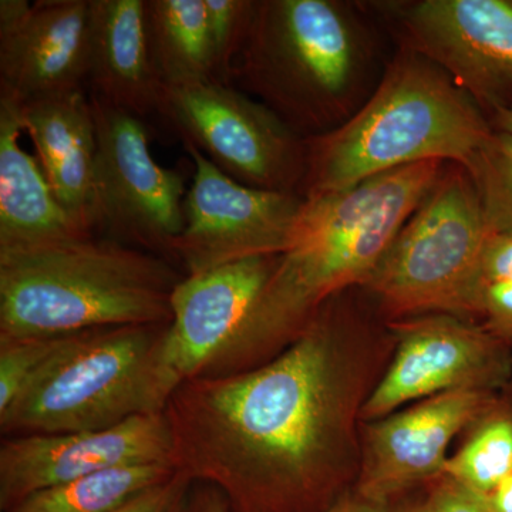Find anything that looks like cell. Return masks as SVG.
<instances>
[{
    "label": "cell",
    "mask_w": 512,
    "mask_h": 512,
    "mask_svg": "<svg viewBox=\"0 0 512 512\" xmlns=\"http://www.w3.org/2000/svg\"><path fill=\"white\" fill-rule=\"evenodd\" d=\"M393 352L366 293H340L264 365L175 389L164 410L175 468L234 512L328 511L355 490L363 407Z\"/></svg>",
    "instance_id": "obj_1"
},
{
    "label": "cell",
    "mask_w": 512,
    "mask_h": 512,
    "mask_svg": "<svg viewBox=\"0 0 512 512\" xmlns=\"http://www.w3.org/2000/svg\"><path fill=\"white\" fill-rule=\"evenodd\" d=\"M446 165H409L303 200L291 244L279 255L225 376L274 359L329 299L363 288Z\"/></svg>",
    "instance_id": "obj_2"
},
{
    "label": "cell",
    "mask_w": 512,
    "mask_h": 512,
    "mask_svg": "<svg viewBox=\"0 0 512 512\" xmlns=\"http://www.w3.org/2000/svg\"><path fill=\"white\" fill-rule=\"evenodd\" d=\"M494 127L437 64L399 46L360 109L328 133L306 138L303 200L409 165L468 168Z\"/></svg>",
    "instance_id": "obj_3"
},
{
    "label": "cell",
    "mask_w": 512,
    "mask_h": 512,
    "mask_svg": "<svg viewBox=\"0 0 512 512\" xmlns=\"http://www.w3.org/2000/svg\"><path fill=\"white\" fill-rule=\"evenodd\" d=\"M376 74L377 43L360 6L256 0L232 84L311 138L349 120L375 89Z\"/></svg>",
    "instance_id": "obj_4"
},
{
    "label": "cell",
    "mask_w": 512,
    "mask_h": 512,
    "mask_svg": "<svg viewBox=\"0 0 512 512\" xmlns=\"http://www.w3.org/2000/svg\"><path fill=\"white\" fill-rule=\"evenodd\" d=\"M164 256L109 238L0 254V339L161 325L184 279Z\"/></svg>",
    "instance_id": "obj_5"
},
{
    "label": "cell",
    "mask_w": 512,
    "mask_h": 512,
    "mask_svg": "<svg viewBox=\"0 0 512 512\" xmlns=\"http://www.w3.org/2000/svg\"><path fill=\"white\" fill-rule=\"evenodd\" d=\"M168 323L73 333L0 414L6 437L104 430L163 414L178 384L164 365Z\"/></svg>",
    "instance_id": "obj_6"
},
{
    "label": "cell",
    "mask_w": 512,
    "mask_h": 512,
    "mask_svg": "<svg viewBox=\"0 0 512 512\" xmlns=\"http://www.w3.org/2000/svg\"><path fill=\"white\" fill-rule=\"evenodd\" d=\"M488 237L473 177L447 164L360 289L387 322L430 313L476 320Z\"/></svg>",
    "instance_id": "obj_7"
},
{
    "label": "cell",
    "mask_w": 512,
    "mask_h": 512,
    "mask_svg": "<svg viewBox=\"0 0 512 512\" xmlns=\"http://www.w3.org/2000/svg\"><path fill=\"white\" fill-rule=\"evenodd\" d=\"M157 113L232 180L301 195L306 138L234 84L163 86Z\"/></svg>",
    "instance_id": "obj_8"
},
{
    "label": "cell",
    "mask_w": 512,
    "mask_h": 512,
    "mask_svg": "<svg viewBox=\"0 0 512 512\" xmlns=\"http://www.w3.org/2000/svg\"><path fill=\"white\" fill-rule=\"evenodd\" d=\"M96 123V231L144 251L171 255L184 231V175L161 167L140 117L89 94Z\"/></svg>",
    "instance_id": "obj_9"
},
{
    "label": "cell",
    "mask_w": 512,
    "mask_h": 512,
    "mask_svg": "<svg viewBox=\"0 0 512 512\" xmlns=\"http://www.w3.org/2000/svg\"><path fill=\"white\" fill-rule=\"evenodd\" d=\"M488 119L512 106V0H392L367 6Z\"/></svg>",
    "instance_id": "obj_10"
},
{
    "label": "cell",
    "mask_w": 512,
    "mask_h": 512,
    "mask_svg": "<svg viewBox=\"0 0 512 512\" xmlns=\"http://www.w3.org/2000/svg\"><path fill=\"white\" fill-rule=\"evenodd\" d=\"M394 352L362 420L450 392H500L512 384V352L477 320L430 313L389 322Z\"/></svg>",
    "instance_id": "obj_11"
},
{
    "label": "cell",
    "mask_w": 512,
    "mask_h": 512,
    "mask_svg": "<svg viewBox=\"0 0 512 512\" xmlns=\"http://www.w3.org/2000/svg\"><path fill=\"white\" fill-rule=\"evenodd\" d=\"M194 177L184 200V231L171 255L185 275L232 262L284 254L303 207L296 192L259 190L232 180L198 148L184 143Z\"/></svg>",
    "instance_id": "obj_12"
},
{
    "label": "cell",
    "mask_w": 512,
    "mask_h": 512,
    "mask_svg": "<svg viewBox=\"0 0 512 512\" xmlns=\"http://www.w3.org/2000/svg\"><path fill=\"white\" fill-rule=\"evenodd\" d=\"M173 454L164 413L134 417L104 430L5 437L0 446V508L8 512L29 495L111 468L174 466Z\"/></svg>",
    "instance_id": "obj_13"
},
{
    "label": "cell",
    "mask_w": 512,
    "mask_h": 512,
    "mask_svg": "<svg viewBox=\"0 0 512 512\" xmlns=\"http://www.w3.org/2000/svg\"><path fill=\"white\" fill-rule=\"evenodd\" d=\"M278 259L256 256L184 276L171 299L163 346L164 365L178 386L225 375Z\"/></svg>",
    "instance_id": "obj_14"
},
{
    "label": "cell",
    "mask_w": 512,
    "mask_h": 512,
    "mask_svg": "<svg viewBox=\"0 0 512 512\" xmlns=\"http://www.w3.org/2000/svg\"><path fill=\"white\" fill-rule=\"evenodd\" d=\"M497 392H450L363 421L362 460L355 491L392 504L410 488L444 476L451 441L463 434Z\"/></svg>",
    "instance_id": "obj_15"
},
{
    "label": "cell",
    "mask_w": 512,
    "mask_h": 512,
    "mask_svg": "<svg viewBox=\"0 0 512 512\" xmlns=\"http://www.w3.org/2000/svg\"><path fill=\"white\" fill-rule=\"evenodd\" d=\"M93 0H39L0 28V97L16 104L84 90Z\"/></svg>",
    "instance_id": "obj_16"
},
{
    "label": "cell",
    "mask_w": 512,
    "mask_h": 512,
    "mask_svg": "<svg viewBox=\"0 0 512 512\" xmlns=\"http://www.w3.org/2000/svg\"><path fill=\"white\" fill-rule=\"evenodd\" d=\"M23 133L57 201L77 224L96 234V123L84 90L18 104Z\"/></svg>",
    "instance_id": "obj_17"
},
{
    "label": "cell",
    "mask_w": 512,
    "mask_h": 512,
    "mask_svg": "<svg viewBox=\"0 0 512 512\" xmlns=\"http://www.w3.org/2000/svg\"><path fill=\"white\" fill-rule=\"evenodd\" d=\"M87 84L114 109L143 120L157 113L163 82L148 40L146 0H93Z\"/></svg>",
    "instance_id": "obj_18"
},
{
    "label": "cell",
    "mask_w": 512,
    "mask_h": 512,
    "mask_svg": "<svg viewBox=\"0 0 512 512\" xmlns=\"http://www.w3.org/2000/svg\"><path fill=\"white\" fill-rule=\"evenodd\" d=\"M22 133L18 104L0 97V254L94 235L57 201Z\"/></svg>",
    "instance_id": "obj_19"
},
{
    "label": "cell",
    "mask_w": 512,
    "mask_h": 512,
    "mask_svg": "<svg viewBox=\"0 0 512 512\" xmlns=\"http://www.w3.org/2000/svg\"><path fill=\"white\" fill-rule=\"evenodd\" d=\"M148 40L163 86L215 79L205 0H146Z\"/></svg>",
    "instance_id": "obj_20"
},
{
    "label": "cell",
    "mask_w": 512,
    "mask_h": 512,
    "mask_svg": "<svg viewBox=\"0 0 512 512\" xmlns=\"http://www.w3.org/2000/svg\"><path fill=\"white\" fill-rule=\"evenodd\" d=\"M512 474V384L464 431V441L448 457L444 477L477 494H487Z\"/></svg>",
    "instance_id": "obj_21"
},
{
    "label": "cell",
    "mask_w": 512,
    "mask_h": 512,
    "mask_svg": "<svg viewBox=\"0 0 512 512\" xmlns=\"http://www.w3.org/2000/svg\"><path fill=\"white\" fill-rule=\"evenodd\" d=\"M175 471L167 463L111 468L29 495L8 512H113Z\"/></svg>",
    "instance_id": "obj_22"
},
{
    "label": "cell",
    "mask_w": 512,
    "mask_h": 512,
    "mask_svg": "<svg viewBox=\"0 0 512 512\" xmlns=\"http://www.w3.org/2000/svg\"><path fill=\"white\" fill-rule=\"evenodd\" d=\"M467 170L480 195L488 232H512V134L494 130Z\"/></svg>",
    "instance_id": "obj_23"
},
{
    "label": "cell",
    "mask_w": 512,
    "mask_h": 512,
    "mask_svg": "<svg viewBox=\"0 0 512 512\" xmlns=\"http://www.w3.org/2000/svg\"><path fill=\"white\" fill-rule=\"evenodd\" d=\"M72 335L0 339V414L19 399Z\"/></svg>",
    "instance_id": "obj_24"
},
{
    "label": "cell",
    "mask_w": 512,
    "mask_h": 512,
    "mask_svg": "<svg viewBox=\"0 0 512 512\" xmlns=\"http://www.w3.org/2000/svg\"><path fill=\"white\" fill-rule=\"evenodd\" d=\"M255 6L256 0H205L217 82L232 84L235 63L247 39Z\"/></svg>",
    "instance_id": "obj_25"
},
{
    "label": "cell",
    "mask_w": 512,
    "mask_h": 512,
    "mask_svg": "<svg viewBox=\"0 0 512 512\" xmlns=\"http://www.w3.org/2000/svg\"><path fill=\"white\" fill-rule=\"evenodd\" d=\"M476 320L512 352V281L481 285Z\"/></svg>",
    "instance_id": "obj_26"
},
{
    "label": "cell",
    "mask_w": 512,
    "mask_h": 512,
    "mask_svg": "<svg viewBox=\"0 0 512 512\" xmlns=\"http://www.w3.org/2000/svg\"><path fill=\"white\" fill-rule=\"evenodd\" d=\"M194 481L183 471L146 488L113 512H185Z\"/></svg>",
    "instance_id": "obj_27"
},
{
    "label": "cell",
    "mask_w": 512,
    "mask_h": 512,
    "mask_svg": "<svg viewBox=\"0 0 512 512\" xmlns=\"http://www.w3.org/2000/svg\"><path fill=\"white\" fill-rule=\"evenodd\" d=\"M426 503L431 512H491L480 495L448 480L437 478Z\"/></svg>",
    "instance_id": "obj_28"
},
{
    "label": "cell",
    "mask_w": 512,
    "mask_h": 512,
    "mask_svg": "<svg viewBox=\"0 0 512 512\" xmlns=\"http://www.w3.org/2000/svg\"><path fill=\"white\" fill-rule=\"evenodd\" d=\"M481 285L484 282L512 281V232L490 234L481 258Z\"/></svg>",
    "instance_id": "obj_29"
},
{
    "label": "cell",
    "mask_w": 512,
    "mask_h": 512,
    "mask_svg": "<svg viewBox=\"0 0 512 512\" xmlns=\"http://www.w3.org/2000/svg\"><path fill=\"white\" fill-rule=\"evenodd\" d=\"M185 512H234L231 504L218 488L194 483Z\"/></svg>",
    "instance_id": "obj_30"
},
{
    "label": "cell",
    "mask_w": 512,
    "mask_h": 512,
    "mask_svg": "<svg viewBox=\"0 0 512 512\" xmlns=\"http://www.w3.org/2000/svg\"><path fill=\"white\" fill-rule=\"evenodd\" d=\"M491 512H512V474L487 494H478Z\"/></svg>",
    "instance_id": "obj_31"
},
{
    "label": "cell",
    "mask_w": 512,
    "mask_h": 512,
    "mask_svg": "<svg viewBox=\"0 0 512 512\" xmlns=\"http://www.w3.org/2000/svg\"><path fill=\"white\" fill-rule=\"evenodd\" d=\"M389 504H377L360 497L355 490L342 498L326 512H386Z\"/></svg>",
    "instance_id": "obj_32"
},
{
    "label": "cell",
    "mask_w": 512,
    "mask_h": 512,
    "mask_svg": "<svg viewBox=\"0 0 512 512\" xmlns=\"http://www.w3.org/2000/svg\"><path fill=\"white\" fill-rule=\"evenodd\" d=\"M494 130L512 134V106L491 119Z\"/></svg>",
    "instance_id": "obj_33"
},
{
    "label": "cell",
    "mask_w": 512,
    "mask_h": 512,
    "mask_svg": "<svg viewBox=\"0 0 512 512\" xmlns=\"http://www.w3.org/2000/svg\"><path fill=\"white\" fill-rule=\"evenodd\" d=\"M386 512H431L429 505H427L426 501H423V503L419 504H413V505H404V507L397 508V510H394L392 507V504H389V507H387Z\"/></svg>",
    "instance_id": "obj_34"
}]
</instances>
